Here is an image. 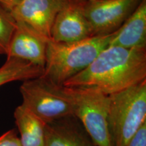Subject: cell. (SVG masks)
Returning a JSON list of instances; mask_svg holds the SVG:
<instances>
[{
	"label": "cell",
	"mask_w": 146,
	"mask_h": 146,
	"mask_svg": "<svg viewBox=\"0 0 146 146\" xmlns=\"http://www.w3.org/2000/svg\"><path fill=\"white\" fill-rule=\"evenodd\" d=\"M20 91L22 105L45 124L73 115L72 103L64 87L43 75L24 81Z\"/></svg>",
	"instance_id": "cell-5"
},
{
	"label": "cell",
	"mask_w": 146,
	"mask_h": 146,
	"mask_svg": "<svg viewBox=\"0 0 146 146\" xmlns=\"http://www.w3.org/2000/svg\"><path fill=\"white\" fill-rule=\"evenodd\" d=\"M0 146H21L16 129H11L0 137Z\"/></svg>",
	"instance_id": "cell-15"
},
{
	"label": "cell",
	"mask_w": 146,
	"mask_h": 146,
	"mask_svg": "<svg viewBox=\"0 0 146 146\" xmlns=\"http://www.w3.org/2000/svg\"><path fill=\"white\" fill-rule=\"evenodd\" d=\"M65 0H21L11 10L16 21H21L50 39L53 23Z\"/></svg>",
	"instance_id": "cell-9"
},
{
	"label": "cell",
	"mask_w": 146,
	"mask_h": 146,
	"mask_svg": "<svg viewBox=\"0 0 146 146\" xmlns=\"http://www.w3.org/2000/svg\"><path fill=\"white\" fill-rule=\"evenodd\" d=\"M16 27V21L10 11L0 4V55H7Z\"/></svg>",
	"instance_id": "cell-14"
},
{
	"label": "cell",
	"mask_w": 146,
	"mask_h": 146,
	"mask_svg": "<svg viewBox=\"0 0 146 146\" xmlns=\"http://www.w3.org/2000/svg\"><path fill=\"white\" fill-rule=\"evenodd\" d=\"M44 68L25 60L7 58L0 68V86L12 81H27L41 76Z\"/></svg>",
	"instance_id": "cell-13"
},
{
	"label": "cell",
	"mask_w": 146,
	"mask_h": 146,
	"mask_svg": "<svg viewBox=\"0 0 146 146\" xmlns=\"http://www.w3.org/2000/svg\"><path fill=\"white\" fill-rule=\"evenodd\" d=\"M44 146H96L81 122L68 116L46 124Z\"/></svg>",
	"instance_id": "cell-10"
},
{
	"label": "cell",
	"mask_w": 146,
	"mask_h": 146,
	"mask_svg": "<svg viewBox=\"0 0 146 146\" xmlns=\"http://www.w3.org/2000/svg\"><path fill=\"white\" fill-rule=\"evenodd\" d=\"M14 116L21 146H44L46 124L22 104L16 108Z\"/></svg>",
	"instance_id": "cell-12"
},
{
	"label": "cell",
	"mask_w": 146,
	"mask_h": 146,
	"mask_svg": "<svg viewBox=\"0 0 146 146\" xmlns=\"http://www.w3.org/2000/svg\"><path fill=\"white\" fill-rule=\"evenodd\" d=\"M142 0H87L85 16L91 36L116 32Z\"/></svg>",
	"instance_id": "cell-6"
},
{
	"label": "cell",
	"mask_w": 146,
	"mask_h": 146,
	"mask_svg": "<svg viewBox=\"0 0 146 146\" xmlns=\"http://www.w3.org/2000/svg\"><path fill=\"white\" fill-rule=\"evenodd\" d=\"M21 0H0V4L11 12V10L21 2Z\"/></svg>",
	"instance_id": "cell-17"
},
{
	"label": "cell",
	"mask_w": 146,
	"mask_h": 146,
	"mask_svg": "<svg viewBox=\"0 0 146 146\" xmlns=\"http://www.w3.org/2000/svg\"><path fill=\"white\" fill-rule=\"evenodd\" d=\"M87 0H65L53 23L50 39L72 43L91 36V29L85 16Z\"/></svg>",
	"instance_id": "cell-7"
},
{
	"label": "cell",
	"mask_w": 146,
	"mask_h": 146,
	"mask_svg": "<svg viewBox=\"0 0 146 146\" xmlns=\"http://www.w3.org/2000/svg\"><path fill=\"white\" fill-rule=\"evenodd\" d=\"M108 46L146 50V0H142L122 26L114 33Z\"/></svg>",
	"instance_id": "cell-11"
},
{
	"label": "cell",
	"mask_w": 146,
	"mask_h": 146,
	"mask_svg": "<svg viewBox=\"0 0 146 146\" xmlns=\"http://www.w3.org/2000/svg\"><path fill=\"white\" fill-rule=\"evenodd\" d=\"M64 90L72 103L73 115L95 145L111 146L108 127L109 96L95 87H64Z\"/></svg>",
	"instance_id": "cell-4"
},
{
	"label": "cell",
	"mask_w": 146,
	"mask_h": 146,
	"mask_svg": "<svg viewBox=\"0 0 146 146\" xmlns=\"http://www.w3.org/2000/svg\"><path fill=\"white\" fill-rule=\"evenodd\" d=\"M113 35L114 33L108 35L89 36L72 43L50 39L42 75L56 85H63L66 81L87 68L108 47Z\"/></svg>",
	"instance_id": "cell-2"
},
{
	"label": "cell",
	"mask_w": 146,
	"mask_h": 146,
	"mask_svg": "<svg viewBox=\"0 0 146 146\" xmlns=\"http://www.w3.org/2000/svg\"><path fill=\"white\" fill-rule=\"evenodd\" d=\"M127 146H146V123L137 131Z\"/></svg>",
	"instance_id": "cell-16"
},
{
	"label": "cell",
	"mask_w": 146,
	"mask_h": 146,
	"mask_svg": "<svg viewBox=\"0 0 146 146\" xmlns=\"http://www.w3.org/2000/svg\"><path fill=\"white\" fill-rule=\"evenodd\" d=\"M49 40L24 22L16 21L7 58H19L44 68Z\"/></svg>",
	"instance_id": "cell-8"
},
{
	"label": "cell",
	"mask_w": 146,
	"mask_h": 146,
	"mask_svg": "<svg viewBox=\"0 0 146 146\" xmlns=\"http://www.w3.org/2000/svg\"><path fill=\"white\" fill-rule=\"evenodd\" d=\"M146 80V50L108 46L87 68L63 84L95 87L110 96Z\"/></svg>",
	"instance_id": "cell-1"
},
{
	"label": "cell",
	"mask_w": 146,
	"mask_h": 146,
	"mask_svg": "<svg viewBox=\"0 0 146 146\" xmlns=\"http://www.w3.org/2000/svg\"><path fill=\"white\" fill-rule=\"evenodd\" d=\"M108 127L111 146H127L146 123V80L109 96Z\"/></svg>",
	"instance_id": "cell-3"
}]
</instances>
